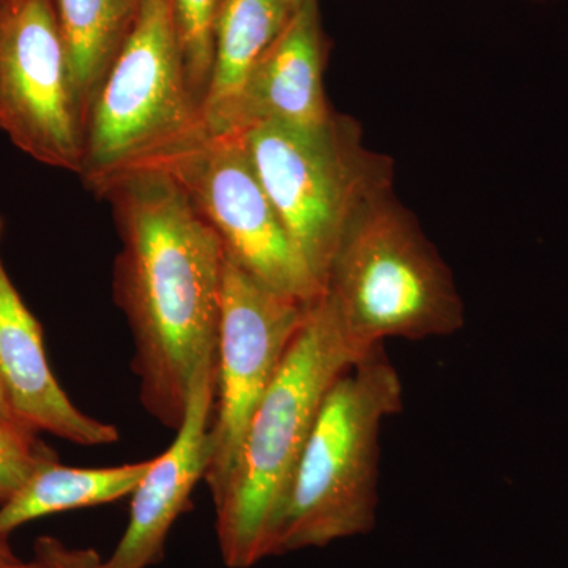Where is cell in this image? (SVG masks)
<instances>
[{
  "mask_svg": "<svg viewBox=\"0 0 568 568\" xmlns=\"http://www.w3.org/2000/svg\"><path fill=\"white\" fill-rule=\"evenodd\" d=\"M328 48L317 0L298 3L246 80L226 133L260 123L312 129L334 114L324 89Z\"/></svg>",
  "mask_w": 568,
  "mask_h": 568,
  "instance_id": "cell-11",
  "label": "cell"
},
{
  "mask_svg": "<svg viewBox=\"0 0 568 568\" xmlns=\"http://www.w3.org/2000/svg\"><path fill=\"white\" fill-rule=\"evenodd\" d=\"M2 239V220H0ZM0 381L11 409L37 433L47 432L84 447L119 440L114 425L73 405L52 375L43 331L7 274L0 254Z\"/></svg>",
  "mask_w": 568,
  "mask_h": 568,
  "instance_id": "cell-12",
  "label": "cell"
},
{
  "mask_svg": "<svg viewBox=\"0 0 568 568\" xmlns=\"http://www.w3.org/2000/svg\"><path fill=\"white\" fill-rule=\"evenodd\" d=\"M71 74L88 112L93 93L132 33L140 0H51Z\"/></svg>",
  "mask_w": 568,
  "mask_h": 568,
  "instance_id": "cell-15",
  "label": "cell"
},
{
  "mask_svg": "<svg viewBox=\"0 0 568 568\" xmlns=\"http://www.w3.org/2000/svg\"><path fill=\"white\" fill-rule=\"evenodd\" d=\"M152 459L115 467H40L28 484L0 506V537L33 519L114 503L132 495Z\"/></svg>",
  "mask_w": 568,
  "mask_h": 568,
  "instance_id": "cell-14",
  "label": "cell"
},
{
  "mask_svg": "<svg viewBox=\"0 0 568 568\" xmlns=\"http://www.w3.org/2000/svg\"><path fill=\"white\" fill-rule=\"evenodd\" d=\"M312 305L272 290L226 257L204 476L213 507L222 503L233 484L254 413Z\"/></svg>",
  "mask_w": 568,
  "mask_h": 568,
  "instance_id": "cell-8",
  "label": "cell"
},
{
  "mask_svg": "<svg viewBox=\"0 0 568 568\" xmlns=\"http://www.w3.org/2000/svg\"><path fill=\"white\" fill-rule=\"evenodd\" d=\"M84 123L51 0H0V130L37 162L80 175Z\"/></svg>",
  "mask_w": 568,
  "mask_h": 568,
  "instance_id": "cell-9",
  "label": "cell"
},
{
  "mask_svg": "<svg viewBox=\"0 0 568 568\" xmlns=\"http://www.w3.org/2000/svg\"><path fill=\"white\" fill-rule=\"evenodd\" d=\"M121 252L114 301L133 336L141 405L178 432L194 376L219 364L226 254L219 234L173 175L144 168L104 190Z\"/></svg>",
  "mask_w": 568,
  "mask_h": 568,
  "instance_id": "cell-1",
  "label": "cell"
},
{
  "mask_svg": "<svg viewBox=\"0 0 568 568\" xmlns=\"http://www.w3.org/2000/svg\"><path fill=\"white\" fill-rule=\"evenodd\" d=\"M293 10L290 0H220L212 80L203 104L209 133L227 132L246 80Z\"/></svg>",
  "mask_w": 568,
  "mask_h": 568,
  "instance_id": "cell-13",
  "label": "cell"
},
{
  "mask_svg": "<svg viewBox=\"0 0 568 568\" xmlns=\"http://www.w3.org/2000/svg\"><path fill=\"white\" fill-rule=\"evenodd\" d=\"M59 462L58 454L26 426L0 422V506L10 500L40 467Z\"/></svg>",
  "mask_w": 568,
  "mask_h": 568,
  "instance_id": "cell-17",
  "label": "cell"
},
{
  "mask_svg": "<svg viewBox=\"0 0 568 568\" xmlns=\"http://www.w3.org/2000/svg\"><path fill=\"white\" fill-rule=\"evenodd\" d=\"M402 409V379L383 345L335 381L295 467L271 556L375 528L381 428Z\"/></svg>",
  "mask_w": 568,
  "mask_h": 568,
  "instance_id": "cell-3",
  "label": "cell"
},
{
  "mask_svg": "<svg viewBox=\"0 0 568 568\" xmlns=\"http://www.w3.org/2000/svg\"><path fill=\"white\" fill-rule=\"evenodd\" d=\"M186 80L203 108L211 85L220 0H171Z\"/></svg>",
  "mask_w": 568,
  "mask_h": 568,
  "instance_id": "cell-16",
  "label": "cell"
},
{
  "mask_svg": "<svg viewBox=\"0 0 568 568\" xmlns=\"http://www.w3.org/2000/svg\"><path fill=\"white\" fill-rule=\"evenodd\" d=\"M365 355L347 338L323 294L257 406L233 484L215 506L216 537L227 567L250 568L271 558L295 467L325 395Z\"/></svg>",
  "mask_w": 568,
  "mask_h": 568,
  "instance_id": "cell-2",
  "label": "cell"
},
{
  "mask_svg": "<svg viewBox=\"0 0 568 568\" xmlns=\"http://www.w3.org/2000/svg\"><path fill=\"white\" fill-rule=\"evenodd\" d=\"M0 422H2V424L26 426V428H31V426L26 425L24 422H22L21 418L14 414V410L11 409L9 398H7L6 388L2 386V381H0ZM33 432H36V429H33Z\"/></svg>",
  "mask_w": 568,
  "mask_h": 568,
  "instance_id": "cell-20",
  "label": "cell"
},
{
  "mask_svg": "<svg viewBox=\"0 0 568 568\" xmlns=\"http://www.w3.org/2000/svg\"><path fill=\"white\" fill-rule=\"evenodd\" d=\"M216 365L204 366L194 376L175 439L152 459L134 488L129 526L104 568H148L163 559L170 530L189 510L193 489L207 469Z\"/></svg>",
  "mask_w": 568,
  "mask_h": 568,
  "instance_id": "cell-10",
  "label": "cell"
},
{
  "mask_svg": "<svg viewBox=\"0 0 568 568\" xmlns=\"http://www.w3.org/2000/svg\"><path fill=\"white\" fill-rule=\"evenodd\" d=\"M149 168L173 175L219 234L227 260L304 304L323 297V286L265 193L241 133L205 132Z\"/></svg>",
  "mask_w": 568,
  "mask_h": 568,
  "instance_id": "cell-7",
  "label": "cell"
},
{
  "mask_svg": "<svg viewBox=\"0 0 568 568\" xmlns=\"http://www.w3.org/2000/svg\"><path fill=\"white\" fill-rule=\"evenodd\" d=\"M40 568H104V560L92 548H70L54 537H40L33 547Z\"/></svg>",
  "mask_w": 568,
  "mask_h": 568,
  "instance_id": "cell-18",
  "label": "cell"
},
{
  "mask_svg": "<svg viewBox=\"0 0 568 568\" xmlns=\"http://www.w3.org/2000/svg\"><path fill=\"white\" fill-rule=\"evenodd\" d=\"M290 2H291V6H293V7H294V9H295V7H297V6H298V3L304 2V0H290Z\"/></svg>",
  "mask_w": 568,
  "mask_h": 568,
  "instance_id": "cell-21",
  "label": "cell"
},
{
  "mask_svg": "<svg viewBox=\"0 0 568 568\" xmlns=\"http://www.w3.org/2000/svg\"><path fill=\"white\" fill-rule=\"evenodd\" d=\"M205 132L203 108L186 80L173 3H142L85 112L80 178L100 197L122 175L152 166Z\"/></svg>",
  "mask_w": 568,
  "mask_h": 568,
  "instance_id": "cell-5",
  "label": "cell"
},
{
  "mask_svg": "<svg viewBox=\"0 0 568 568\" xmlns=\"http://www.w3.org/2000/svg\"><path fill=\"white\" fill-rule=\"evenodd\" d=\"M140 2H141V6H142V3L151 2V0H140Z\"/></svg>",
  "mask_w": 568,
  "mask_h": 568,
  "instance_id": "cell-22",
  "label": "cell"
},
{
  "mask_svg": "<svg viewBox=\"0 0 568 568\" xmlns=\"http://www.w3.org/2000/svg\"><path fill=\"white\" fill-rule=\"evenodd\" d=\"M323 287L347 338L365 354L387 338L417 342L465 325L454 274L394 192L355 216Z\"/></svg>",
  "mask_w": 568,
  "mask_h": 568,
  "instance_id": "cell-4",
  "label": "cell"
},
{
  "mask_svg": "<svg viewBox=\"0 0 568 568\" xmlns=\"http://www.w3.org/2000/svg\"><path fill=\"white\" fill-rule=\"evenodd\" d=\"M0 568H40L36 560L22 562L11 551L9 537H0Z\"/></svg>",
  "mask_w": 568,
  "mask_h": 568,
  "instance_id": "cell-19",
  "label": "cell"
},
{
  "mask_svg": "<svg viewBox=\"0 0 568 568\" xmlns=\"http://www.w3.org/2000/svg\"><path fill=\"white\" fill-rule=\"evenodd\" d=\"M241 134L265 193L323 286L355 216L394 192V162L366 148L361 125L336 111L312 129L260 123Z\"/></svg>",
  "mask_w": 568,
  "mask_h": 568,
  "instance_id": "cell-6",
  "label": "cell"
}]
</instances>
